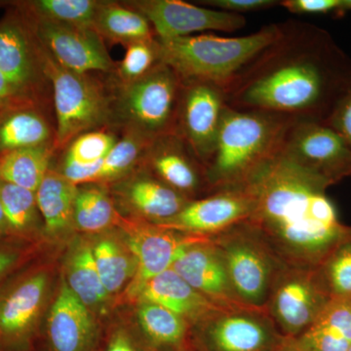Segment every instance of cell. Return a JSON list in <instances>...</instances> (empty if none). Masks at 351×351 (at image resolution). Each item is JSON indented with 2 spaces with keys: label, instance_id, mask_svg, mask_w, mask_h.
<instances>
[{
  "label": "cell",
  "instance_id": "1",
  "mask_svg": "<svg viewBox=\"0 0 351 351\" xmlns=\"http://www.w3.org/2000/svg\"><path fill=\"white\" fill-rule=\"evenodd\" d=\"M350 80L351 58L326 29L286 21L226 88V105L324 123Z\"/></svg>",
  "mask_w": 351,
  "mask_h": 351
},
{
  "label": "cell",
  "instance_id": "2",
  "mask_svg": "<svg viewBox=\"0 0 351 351\" xmlns=\"http://www.w3.org/2000/svg\"><path fill=\"white\" fill-rule=\"evenodd\" d=\"M330 186L281 154L244 186L254 198L246 221L287 267L318 269L348 232Z\"/></svg>",
  "mask_w": 351,
  "mask_h": 351
},
{
  "label": "cell",
  "instance_id": "3",
  "mask_svg": "<svg viewBox=\"0 0 351 351\" xmlns=\"http://www.w3.org/2000/svg\"><path fill=\"white\" fill-rule=\"evenodd\" d=\"M297 120L226 107L214 151L205 165L209 195L246 186L280 154L286 134Z\"/></svg>",
  "mask_w": 351,
  "mask_h": 351
},
{
  "label": "cell",
  "instance_id": "4",
  "mask_svg": "<svg viewBox=\"0 0 351 351\" xmlns=\"http://www.w3.org/2000/svg\"><path fill=\"white\" fill-rule=\"evenodd\" d=\"M281 23L265 25L258 32L225 38L214 34L189 36L160 40L159 60L182 82L201 80L226 89L265 48L278 38Z\"/></svg>",
  "mask_w": 351,
  "mask_h": 351
},
{
  "label": "cell",
  "instance_id": "5",
  "mask_svg": "<svg viewBox=\"0 0 351 351\" xmlns=\"http://www.w3.org/2000/svg\"><path fill=\"white\" fill-rule=\"evenodd\" d=\"M44 71L52 89L55 152L87 132L113 129V89L93 73L64 68L43 47Z\"/></svg>",
  "mask_w": 351,
  "mask_h": 351
},
{
  "label": "cell",
  "instance_id": "6",
  "mask_svg": "<svg viewBox=\"0 0 351 351\" xmlns=\"http://www.w3.org/2000/svg\"><path fill=\"white\" fill-rule=\"evenodd\" d=\"M182 88L181 78L163 63L130 84L112 86V128L149 141L176 133Z\"/></svg>",
  "mask_w": 351,
  "mask_h": 351
},
{
  "label": "cell",
  "instance_id": "7",
  "mask_svg": "<svg viewBox=\"0 0 351 351\" xmlns=\"http://www.w3.org/2000/svg\"><path fill=\"white\" fill-rule=\"evenodd\" d=\"M218 247L235 295L252 308L265 309L284 265L248 221L210 237Z\"/></svg>",
  "mask_w": 351,
  "mask_h": 351
},
{
  "label": "cell",
  "instance_id": "8",
  "mask_svg": "<svg viewBox=\"0 0 351 351\" xmlns=\"http://www.w3.org/2000/svg\"><path fill=\"white\" fill-rule=\"evenodd\" d=\"M0 73L29 100L53 107L43 45L17 9L0 21Z\"/></svg>",
  "mask_w": 351,
  "mask_h": 351
},
{
  "label": "cell",
  "instance_id": "9",
  "mask_svg": "<svg viewBox=\"0 0 351 351\" xmlns=\"http://www.w3.org/2000/svg\"><path fill=\"white\" fill-rule=\"evenodd\" d=\"M332 300L318 269L285 267L274 284L265 311L282 336L291 339L308 329Z\"/></svg>",
  "mask_w": 351,
  "mask_h": 351
},
{
  "label": "cell",
  "instance_id": "10",
  "mask_svg": "<svg viewBox=\"0 0 351 351\" xmlns=\"http://www.w3.org/2000/svg\"><path fill=\"white\" fill-rule=\"evenodd\" d=\"M280 154L331 186L351 177L350 145L323 122L295 121L286 134Z\"/></svg>",
  "mask_w": 351,
  "mask_h": 351
},
{
  "label": "cell",
  "instance_id": "11",
  "mask_svg": "<svg viewBox=\"0 0 351 351\" xmlns=\"http://www.w3.org/2000/svg\"><path fill=\"white\" fill-rule=\"evenodd\" d=\"M195 328L202 351H280L286 339L265 309L221 311Z\"/></svg>",
  "mask_w": 351,
  "mask_h": 351
},
{
  "label": "cell",
  "instance_id": "12",
  "mask_svg": "<svg viewBox=\"0 0 351 351\" xmlns=\"http://www.w3.org/2000/svg\"><path fill=\"white\" fill-rule=\"evenodd\" d=\"M136 261V272L127 295L137 299L145 283L172 267L182 252L189 245L208 237L186 234L138 219H127L119 214L117 225Z\"/></svg>",
  "mask_w": 351,
  "mask_h": 351
},
{
  "label": "cell",
  "instance_id": "13",
  "mask_svg": "<svg viewBox=\"0 0 351 351\" xmlns=\"http://www.w3.org/2000/svg\"><path fill=\"white\" fill-rule=\"evenodd\" d=\"M226 107V91L219 85L201 80L182 82L176 134L204 168L214 151Z\"/></svg>",
  "mask_w": 351,
  "mask_h": 351
},
{
  "label": "cell",
  "instance_id": "14",
  "mask_svg": "<svg viewBox=\"0 0 351 351\" xmlns=\"http://www.w3.org/2000/svg\"><path fill=\"white\" fill-rule=\"evenodd\" d=\"M19 12L44 49L64 68L80 73L112 75L117 63L108 54L104 39L93 29L40 22Z\"/></svg>",
  "mask_w": 351,
  "mask_h": 351
},
{
  "label": "cell",
  "instance_id": "15",
  "mask_svg": "<svg viewBox=\"0 0 351 351\" xmlns=\"http://www.w3.org/2000/svg\"><path fill=\"white\" fill-rule=\"evenodd\" d=\"M124 3L149 20L160 40L189 36L198 32H234L246 25L243 15L205 8L182 0H133Z\"/></svg>",
  "mask_w": 351,
  "mask_h": 351
},
{
  "label": "cell",
  "instance_id": "16",
  "mask_svg": "<svg viewBox=\"0 0 351 351\" xmlns=\"http://www.w3.org/2000/svg\"><path fill=\"white\" fill-rule=\"evenodd\" d=\"M253 208L248 189H223L189 201L179 214L156 225L186 234L213 237L246 221Z\"/></svg>",
  "mask_w": 351,
  "mask_h": 351
},
{
  "label": "cell",
  "instance_id": "17",
  "mask_svg": "<svg viewBox=\"0 0 351 351\" xmlns=\"http://www.w3.org/2000/svg\"><path fill=\"white\" fill-rule=\"evenodd\" d=\"M140 166L189 200L200 191L209 195L204 166L178 134L152 140Z\"/></svg>",
  "mask_w": 351,
  "mask_h": 351
},
{
  "label": "cell",
  "instance_id": "18",
  "mask_svg": "<svg viewBox=\"0 0 351 351\" xmlns=\"http://www.w3.org/2000/svg\"><path fill=\"white\" fill-rule=\"evenodd\" d=\"M172 269L221 308H252L242 304L235 295L223 256L210 237L186 247L173 263Z\"/></svg>",
  "mask_w": 351,
  "mask_h": 351
},
{
  "label": "cell",
  "instance_id": "19",
  "mask_svg": "<svg viewBox=\"0 0 351 351\" xmlns=\"http://www.w3.org/2000/svg\"><path fill=\"white\" fill-rule=\"evenodd\" d=\"M45 274H34L0 301V351H31L47 290Z\"/></svg>",
  "mask_w": 351,
  "mask_h": 351
},
{
  "label": "cell",
  "instance_id": "20",
  "mask_svg": "<svg viewBox=\"0 0 351 351\" xmlns=\"http://www.w3.org/2000/svg\"><path fill=\"white\" fill-rule=\"evenodd\" d=\"M48 351H95L98 332L89 308L63 280L51 307L46 330Z\"/></svg>",
  "mask_w": 351,
  "mask_h": 351
},
{
  "label": "cell",
  "instance_id": "21",
  "mask_svg": "<svg viewBox=\"0 0 351 351\" xmlns=\"http://www.w3.org/2000/svg\"><path fill=\"white\" fill-rule=\"evenodd\" d=\"M133 177L120 182L115 189L120 203L135 215V218L156 223L180 213L189 198L171 189L149 171L138 166Z\"/></svg>",
  "mask_w": 351,
  "mask_h": 351
},
{
  "label": "cell",
  "instance_id": "22",
  "mask_svg": "<svg viewBox=\"0 0 351 351\" xmlns=\"http://www.w3.org/2000/svg\"><path fill=\"white\" fill-rule=\"evenodd\" d=\"M136 301L158 304L188 321L191 327L226 311L191 287L172 267L145 283Z\"/></svg>",
  "mask_w": 351,
  "mask_h": 351
},
{
  "label": "cell",
  "instance_id": "23",
  "mask_svg": "<svg viewBox=\"0 0 351 351\" xmlns=\"http://www.w3.org/2000/svg\"><path fill=\"white\" fill-rule=\"evenodd\" d=\"M50 108L25 106L0 115V154L29 147H54L56 130Z\"/></svg>",
  "mask_w": 351,
  "mask_h": 351
},
{
  "label": "cell",
  "instance_id": "24",
  "mask_svg": "<svg viewBox=\"0 0 351 351\" xmlns=\"http://www.w3.org/2000/svg\"><path fill=\"white\" fill-rule=\"evenodd\" d=\"M350 346V302L332 299L308 329L286 339L280 351H348Z\"/></svg>",
  "mask_w": 351,
  "mask_h": 351
},
{
  "label": "cell",
  "instance_id": "25",
  "mask_svg": "<svg viewBox=\"0 0 351 351\" xmlns=\"http://www.w3.org/2000/svg\"><path fill=\"white\" fill-rule=\"evenodd\" d=\"M138 326L152 351L188 350L191 324L179 315L152 302H138Z\"/></svg>",
  "mask_w": 351,
  "mask_h": 351
},
{
  "label": "cell",
  "instance_id": "26",
  "mask_svg": "<svg viewBox=\"0 0 351 351\" xmlns=\"http://www.w3.org/2000/svg\"><path fill=\"white\" fill-rule=\"evenodd\" d=\"M93 29L104 41L126 46L157 38L149 20L123 2L101 1Z\"/></svg>",
  "mask_w": 351,
  "mask_h": 351
},
{
  "label": "cell",
  "instance_id": "27",
  "mask_svg": "<svg viewBox=\"0 0 351 351\" xmlns=\"http://www.w3.org/2000/svg\"><path fill=\"white\" fill-rule=\"evenodd\" d=\"M76 191L77 186L51 166L36 191L39 213L43 216L46 232L52 235L60 234L73 226Z\"/></svg>",
  "mask_w": 351,
  "mask_h": 351
},
{
  "label": "cell",
  "instance_id": "28",
  "mask_svg": "<svg viewBox=\"0 0 351 351\" xmlns=\"http://www.w3.org/2000/svg\"><path fill=\"white\" fill-rule=\"evenodd\" d=\"M64 280L88 308L100 307L108 301V294L101 282L89 242H77L71 248L66 258Z\"/></svg>",
  "mask_w": 351,
  "mask_h": 351
},
{
  "label": "cell",
  "instance_id": "29",
  "mask_svg": "<svg viewBox=\"0 0 351 351\" xmlns=\"http://www.w3.org/2000/svg\"><path fill=\"white\" fill-rule=\"evenodd\" d=\"M53 147H29L0 154V182L36 193L52 166Z\"/></svg>",
  "mask_w": 351,
  "mask_h": 351
},
{
  "label": "cell",
  "instance_id": "30",
  "mask_svg": "<svg viewBox=\"0 0 351 351\" xmlns=\"http://www.w3.org/2000/svg\"><path fill=\"white\" fill-rule=\"evenodd\" d=\"M97 269L108 295L117 294L135 276L136 261L125 241L105 235L92 244Z\"/></svg>",
  "mask_w": 351,
  "mask_h": 351
},
{
  "label": "cell",
  "instance_id": "31",
  "mask_svg": "<svg viewBox=\"0 0 351 351\" xmlns=\"http://www.w3.org/2000/svg\"><path fill=\"white\" fill-rule=\"evenodd\" d=\"M101 0H32L15 4L32 19L50 24L93 29Z\"/></svg>",
  "mask_w": 351,
  "mask_h": 351
},
{
  "label": "cell",
  "instance_id": "32",
  "mask_svg": "<svg viewBox=\"0 0 351 351\" xmlns=\"http://www.w3.org/2000/svg\"><path fill=\"white\" fill-rule=\"evenodd\" d=\"M78 186L73 205V226L82 232H101L117 225L115 210L107 189L99 184Z\"/></svg>",
  "mask_w": 351,
  "mask_h": 351
},
{
  "label": "cell",
  "instance_id": "33",
  "mask_svg": "<svg viewBox=\"0 0 351 351\" xmlns=\"http://www.w3.org/2000/svg\"><path fill=\"white\" fill-rule=\"evenodd\" d=\"M152 141L142 136L122 132L119 142L101 161L100 171L95 184L119 181L132 171L137 169L147 145Z\"/></svg>",
  "mask_w": 351,
  "mask_h": 351
},
{
  "label": "cell",
  "instance_id": "34",
  "mask_svg": "<svg viewBox=\"0 0 351 351\" xmlns=\"http://www.w3.org/2000/svg\"><path fill=\"white\" fill-rule=\"evenodd\" d=\"M321 279L332 299L351 297V226L338 245L318 267Z\"/></svg>",
  "mask_w": 351,
  "mask_h": 351
},
{
  "label": "cell",
  "instance_id": "35",
  "mask_svg": "<svg viewBox=\"0 0 351 351\" xmlns=\"http://www.w3.org/2000/svg\"><path fill=\"white\" fill-rule=\"evenodd\" d=\"M123 59L117 63L114 71L110 75L112 86H123L140 80L149 73L159 60L158 39L138 41L126 46Z\"/></svg>",
  "mask_w": 351,
  "mask_h": 351
},
{
  "label": "cell",
  "instance_id": "36",
  "mask_svg": "<svg viewBox=\"0 0 351 351\" xmlns=\"http://www.w3.org/2000/svg\"><path fill=\"white\" fill-rule=\"evenodd\" d=\"M120 135L114 129L87 132L69 143L61 154V162L91 165L106 158L119 142Z\"/></svg>",
  "mask_w": 351,
  "mask_h": 351
},
{
  "label": "cell",
  "instance_id": "37",
  "mask_svg": "<svg viewBox=\"0 0 351 351\" xmlns=\"http://www.w3.org/2000/svg\"><path fill=\"white\" fill-rule=\"evenodd\" d=\"M0 202L5 214L8 228L25 232L36 223L39 213L36 193L0 182Z\"/></svg>",
  "mask_w": 351,
  "mask_h": 351
},
{
  "label": "cell",
  "instance_id": "38",
  "mask_svg": "<svg viewBox=\"0 0 351 351\" xmlns=\"http://www.w3.org/2000/svg\"><path fill=\"white\" fill-rule=\"evenodd\" d=\"M279 6L299 15L351 12V0H284Z\"/></svg>",
  "mask_w": 351,
  "mask_h": 351
},
{
  "label": "cell",
  "instance_id": "39",
  "mask_svg": "<svg viewBox=\"0 0 351 351\" xmlns=\"http://www.w3.org/2000/svg\"><path fill=\"white\" fill-rule=\"evenodd\" d=\"M324 123L341 135L351 149V80Z\"/></svg>",
  "mask_w": 351,
  "mask_h": 351
},
{
  "label": "cell",
  "instance_id": "40",
  "mask_svg": "<svg viewBox=\"0 0 351 351\" xmlns=\"http://www.w3.org/2000/svg\"><path fill=\"white\" fill-rule=\"evenodd\" d=\"M198 3L212 7L217 10L225 12L239 14L257 12V11L267 10L280 4L276 0H204Z\"/></svg>",
  "mask_w": 351,
  "mask_h": 351
},
{
  "label": "cell",
  "instance_id": "41",
  "mask_svg": "<svg viewBox=\"0 0 351 351\" xmlns=\"http://www.w3.org/2000/svg\"><path fill=\"white\" fill-rule=\"evenodd\" d=\"M39 105L24 96L12 83L0 73V115L14 108ZM43 106V105H39ZM46 107V106H45Z\"/></svg>",
  "mask_w": 351,
  "mask_h": 351
},
{
  "label": "cell",
  "instance_id": "42",
  "mask_svg": "<svg viewBox=\"0 0 351 351\" xmlns=\"http://www.w3.org/2000/svg\"><path fill=\"white\" fill-rule=\"evenodd\" d=\"M101 351H152L145 341L142 343L125 330H117L110 335Z\"/></svg>",
  "mask_w": 351,
  "mask_h": 351
},
{
  "label": "cell",
  "instance_id": "43",
  "mask_svg": "<svg viewBox=\"0 0 351 351\" xmlns=\"http://www.w3.org/2000/svg\"><path fill=\"white\" fill-rule=\"evenodd\" d=\"M16 256L8 252L0 251V277L12 267L15 263Z\"/></svg>",
  "mask_w": 351,
  "mask_h": 351
},
{
  "label": "cell",
  "instance_id": "44",
  "mask_svg": "<svg viewBox=\"0 0 351 351\" xmlns=\"http://www.w3.org/2000/svg\"><path fill=\"white\" fill-rule=\"evenodd\" d=\"M7 226H8V223H7L5 214H4L3 208L0 202V232H2Z\"/></svg>",
  "mask_w": 351,
  "mask_h": 351
},
{
  "label": "cell",
  "instance_id": "45",
  "mask_svg": "<svg viewBox=\"0 0 351 351\" xmlns=\"http://www.w3.org/2000/svg\"><path fill=\"white\" fill-rule=\"evenodd\" d=\"M348 301H350V304H351V297L350 298V299H348Z\"/></svg>",
  "mask_w": 351,
  "mask_h": 351
},
{
  "label": "cell",
  "instance_id": "46",
  "mask_svg": "<svg viewBox=\"0 0 351 351\" xmlns=\"http://www.w3.org/2000/svg\"><path fill=\"white\" fill-rule=\"evenodd\" d=\"M348 351H351V346H350V348H348Z\"/></svg>",
  "mask_w": 351,
  "mask_h": 351
}]
</instances>
